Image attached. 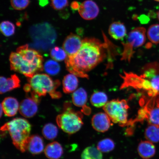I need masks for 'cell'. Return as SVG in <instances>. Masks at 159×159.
<instances>
[{
  "label": "cell",
  "instance_id": "ac0fdd59",
  "mask_svg": "<svg viewBox=\"0 0 159 159\" xmlns=\"http://www.w3.org/2000/svg\"><path fill=\"white\" fill-rule=\"evenodd\" d=\"M139 154L144 159H150L153 157L156 153V148L152 143L148 141H142L139 145Z\"/></svg>",
  "mask_w": 159,
  "mask_h": 159
},
{
  "label": "cell",
  "instance_id": "ffe728a7",
  "mask_svg": "<svg viewBox=\"0 0 159 159\" xmlns=\"http://www.w3.org/2000/svg\"><path fill=\"white\" fill-rule=\"evenodd\" d=\"M44 152L45 156L49 159H59L62 156L63 149L59 143L55 142L47 145Z\"/></svg>",
  "mask_w": 159,
  "mask_h": 159
},
{
  "label": "cell",
  "instance_id": "484cf974",
  "mask_svg": "<svg viewBox=\"0 0 159 159\" xmlns=\"http://www.w3.org/2000/svg\"><path fill=\"white\" fill-rule=\"evenodd\" d=\"M58 132L57 127L52 124H46L42 130L43 136L49 140H53L56 138Z\"/></svg>",
  "mask_w": 159,
  "mask_h": 159
},
{
  "label": "cell",
  "instance_id": "5bb4252c",
  "mask_svg": "<svg viewBox=\"0 0 159 159\" xmlns=\"http://www.w3.org/2000/svg\"><path fill=\"white\" fill-rule=\"evenodd\" d=\"M38 104L35 101L30 97H27L22 101L20 105V114L26 118H31L36 114L38 111Z\"/></svg>",
  "mask_w": 159,
  "mask_h": 159
},
{
  "label": "cell",
  "instance_id": "8d00e7d4",
  "mask_svg": "<svg viewBox=\"0 0 159 159\" xmlns=\"http://www.w3.org/2000/svg\"><path fill=\"white\" fill-rule=\"evenodd\" d=\"M157 17L158 19L159 20V11H158V12L157 13Z\"/></svg>",
  "mask_w": 159,
  "mask_h": 159
},
{
  "label": "cell",
  "instance_id": "2e32d148",
  "mask_svg": "<svg viewBox=\"0 0 159 159\" xmlns=\"http://www.w3.org/2000/svg\"><path fill=\"white\" fill-rule=\"evenodd\" d=\"M1 106L5 114L7 116H14L19 109L18 101L15 98L8 97L4 99Z\"/></svg>",
  "mask_w": 159,
  "mask_h": 159
},
{
  "label": "cell",
  "instance_id": "5b68a950",
  "mask_svg": "<svg viewBox=\"0 0 159 159\" xmlns=\"http://www.w3.org/2000/svg\"><path fill=\"white\" fill-rule=\"evenodd\" d=\"M82 118V114L73 110L70 104L67 102L64 105L63 112L57 116L56 121L61 130L72 134L80 130L83 125Z\"/></svg>",
  "mask_w": 159,
  "mask_h": 159
},
{
  "label": "cell",
  "instance_id": "6da1fadb",
  "mask_svg": "<svg viewBox=\"0 0 159 159\" xmlns=\"http://www.w3.org/2000/svg\"><path fill=\"white\" fill-rule=\"evenodd\" d=\"M105 46L96 39L87 38L83 39L78 52L66 59L67 70L76 76L87 78L88 75L85 73L94 69L104 59Z\"/></svg>",
  "mask_w": 159,
  "mask_h": 159
},
{
  "label": "cell",
  "instance_id": "8fae6325",
  "mask_svg": "<svg viewBox=\"0 0 159 159\" xmlns=\"http://www.w3.org/2000/svg\"><path fill=\"white\" fill-rule=\"evenodd\" d=\"M78 11L83 19L89 20L97 17L99 9L95 2L92 0H87L81 4Z\"/></svg>",
  "mask_w": 159,
  "mask_h": 159
},
{
  "label": "cell",
  "instance_id": "7402d4cb",
  "mask_svg": "<svg viewBox=\"0 0 159 159\" xmlns=\"http://www.w3.org/2000/svg\"><path fill=\"white\" fill-rule=\"evenodd\" d=\"M72 101L75 106L83 107L85 106L87 100V95L84 89L80 88L73 93Z\"/></svg>",
  "mask_w": 159,
  "mask_h": 159
},
{
  "label": "cell",
  "instance_id": "7a4b0ae2",
  "mask_svg": "<svg viewBox=\"0 0 159 159\" xmlns=\"http://www.w3.org/2000/svg\"><path fill=\"white\" fill-rule=\"evenodd\" d=\"M31 130V125L25 119L17 118L1 127V131L8 132L16 148L22 152L27 150V145Z\"/></svg>",
  "mask_w": 159,
  "mask_h": 159
},
{
  "label": "cell",
  "instance_id": "30bf717a",
  "mask_svg": "<svg viewBox=\"0 0 159 159\" xmlns=\"http://www.w3.org/2000/svg\"><path fill=\"white\" fill-rule=\"evenodd\" d=\"M9 61L11 70L21 73L28 78H31L38 73L34 68L25 62L17 52L11 53Z\"/></svg>",
  "mask_w": 159,
  "mask_h": 159
},
{
  "label": "cell",
  "instance_id": "52a82bcc",
  "mask_svg": "<svg viewBox=\"0 0 159 159\" xmlns=\"http://www.w3.org/2000/svg\"><path fill=\"white\" fill-rule=\"evenodd\" d=\"M146 30L144 27H136L129 33L126 43H124L122 59L130 61L133 54V48L142 46L146 41Z\"/></svg>",
  "mask_w": 159,
  "mask_h": 159
},
{
  "label": "cell",
  "instance_id": "f1b7e54d",
  "mask_svg": "<svg viewBox=\"0 0 159 159\" xmlns=\"http://www.w3.org/2000/svg\"><path fill=\"white\" fill-rule=\"evenodd\" d=\"M0 29L4 35L9 37L14 34L15 27V25L11 22L4 21L2 22L0 25Z\"/></svg>",
  "mask_w": 159,
  "mask_h": 159
},
{
  "label": "cell",
  "instance_id": "d4e9b609",
  "mask_svg": "<svg viewBox=\"0 0 159 159\" xmlns=\"http://www.w3.org/2000/svg\"><path fill=\"white\" fill-rule=\"evenodd\" d=\"M145 138L152 143L159 142V127L150 125L145 131Z\"/></svg>",
  "mask_w": 159,
  "mask_h": 159
},
{
  "label": "cell",
  "instance_id": "f546056e",
  "mask_svg": "<svg viewBox=\"0 0 159 159\" xmlns=\"http://www.w3.org/2000/svg\"><path fill=\"white\" fill-rule=\"evenodd\" d=\"M148 36L152 43L155 44L159 43V25H151L148 30Z\"/></svg>",
  "mask_w": 159,
  "mask_h": 159
},
{
  "label": "cell",
  "instance_id": "e0dca14e",
  "mask_svg": "<svg viewBox=\"0 0 159 159\" xmlns=\"http://www.w3.org/2000/svg\"><path fill=\"white\" fill-rule=\"evenodd\" d=\"M44 143L41 137L39 135H34L30 136L28 142L27 150L32 154H38L44 150Z\"/></svg>",
  "mask_w": 159,
  "mask_h": 159
},
{
  "label": "cell",
  "instance_id": "83f0119b",
  "mask_svg": "<svg viewBox=\"0 0 159 159\" xmlns=\"http://www.w3.org/2000/svg\"><path fill=\"white\" fill-rule=\"evenodd\" d=\"M115 147L114 141L110 139L107 138L99 141L97 148L102 152H108L114 150Z\"/></svg>",
  "mask_w": 159,
  "mask_h": 159
},
{
  "label": "cell",
  "instance_id": "d590c367",
  "mask_svg": "<svg viewBox=\"0 0 159 159\" xmlns=\"http://www.w3.org/2000/svg\"><path fill=\"white\" fill-rule=\"evenodd\" d=\"M39 4L42 7H44L48 3V0H39Z\"/></svg>",
  "mask_w": 159,
  "mask_h": 159
},
{
  "label": "cell",
  "instance_id": "8992f818",
  "mask_svg": "<svg viewBox=\"0 0 159 159\" xmlns=\"http://www.w3.org/2000/svg\"><path fill=\"white\" fill-rule=\"evenodd\" d=\"M129 108L126 101L114 99L107 102L103 109L112 122L124 126L128 122Z\"/></svg>",
  "mask_w": 159,
  "mask_h": 159
},
{
  "label": "cell",
  "instance_id": "277c9868",
  "mask_svg": "<svg viewBox=\"0 0 159 159\" xmlns=\"http://www.w3.org/2000/svg\"><path fill=\"white\" fill-rule=\"evenodd\" d=\"M31 91L40 97L45 96L49 93L53 99H57L61 96L60 93L56 91L61 83L58 80L53 81L48 75L37 74L31 78H28Z\"/></svg>",
  "mask_w": 159,
  "mask_h": 159
},
{
  "label": "cell",
  "instance_id": "9a60e30c",
  "mask_svg": "<svg viewBox=\"0 0 159 159\" xmlns=\"http://www.w3.org/2000/svg\"><path fill=\"white\" fill-rule=\"evenodd\" d=\"M19 77L16 75H11L8 78L1 76L0 79V93L4 94L20 86Z\"/></svg>",
  "mask_w": 159,
  "mask_h": 159
},
{
  "label": "cell",
  "instance_id": "4fadbf2b",
  "mask_svg": "<svg viewBox=\"0 0 159 159\" xmlns=\"http://www.w3.org/2000/svg\"><path fill=\"white\" fill-rule=\"evenodd\" d=\"M111 119L105 113H97L93 116L91 120L93 128L100 132H106L110 128L111 125Z\"/></svg>",
  "mask_w": 159,
  "mask_h": 159
},
{
  "label": "cell",
  "instance_id": "7c38bea8",
  "mask_svg": "<svg viewBox=\"0 0 159 159\" xmlns=\"http://www.w3.org/2000/svg\"><path fill=\"white\" fill-rule=\"evenodd\" d=\"M82 43V40L79 36L71 33L66 38L63 43V48L67 57L73 56L78 52Z\"/></svg>",
  "mask_w": 159,
  "mask_h": 159
},
{
  "label": "cell",
  "instance_id": "d6986e66",
  "mask_svg": "<svg viewBox=\"0 0 159 159\" xmlns=\"http://www.w3.org/2000/svg\"><path fill=\"white\" fill-rule=\"evenodd\" d=\"M126 29L124 23L120 22H114L110 25L109 33L113 39L120 40L124 38L126 35Z\"/></svg>",
  "mask_w": 159,
  "mask_h": 159
},
{
  "label": "cell",
  "instance_id": "d6a6232c",
  "mask_svg": "<svg viewBox=\"0 0 159 159\" xmlns=\"http://www.w3.org/2000/svg\"><path fill=\"white\" fill-rule=\"evenodd\" d=\"M51 6L57 11H61L69 5L68 0H50Z\"/></svg>",
  "mask_w": 159,
  "mask_h": 159
},
{
  "label": "cell",
  "instance_id": "4dcf8cb0",
  "mask_svg": "<svg viewBox=\"0 0 159 159\" xmlns=\"http://www.w3.org/2000/svg\"><path fill=\"white\" fill-rule=\"evenodd\" d=\"M51 56L54 60L62 61L66 59L67 55L64 49L59 47H55L51 49Z\"/></svg>",
  "mask_w": 159,
  "mask_h": 159
},
{
  "label": "cell",
  "instance_id": "1f68e13d",
  "mask_svg": "<svg viewBox=\"0 0 159 159\" xmlns=\"http://www.w3.org/2000/svg\"><path fill=\"white\" fill-rule=\"evenodd\" d=\"M11 3L14 9L21 11L28 7L30 0H11Z\"/></svg>",
  "mask_w": 159,
  "mask_h": 159
},
{
  "label": "cell",
  "instance_id": "3957f363",
  "mask_svg": "<svg viewBox=\"0 0 159 159\" xmlns=\"http://www.w3.org/2000/svg\"><path fill=\"white\" fill-rule=\"evenodd\" d=\"M30 34L35 46L43 50L53 46L57 36L54 28L46 22L33 25L30 29Z\"/></svg>",
  "mask_w": 159,
  "mask_h": 159
},
{
  "label": "cell",
  "instance_id": "44dd1931",
  "mask_svg": "<svg viewBox=\"0 0 159 159\" xmlns=\"http://www.w3.org/2000/svg\"><path fill=\"white\" fill-rule=\"evenodd\" d=\"M78 83L76 75L71 73L65 75L63 80V92L66 94L74 92L78 87Z\"/></svg>",
  "mask_w": 159,
  "mask_h": 159
},
{
  "label": "cell",
  "instance_id": "4316f807",
  "mask_svg": "<svg viewBox=\"0 0 159 159\" xmlns=\"http://www.w3.org/2000/svg\"><path fill=\"white\" fill-rule=\"evenodd\" d=\"M44 68L45 72L51 75L58 74L61 69L59 63L52 60H49L45 63Z\"/></svg>",
  "mask_w": 159,
  "mask_h": 159
},
{
  "label": "cell",
  "instance_id": "e575fe53",
  "mask_svg": "<svg viewBox=\"0 0 159 159\" xmlns=\"http://www.w3.org/2000/svg\"><path fill=\"white\" fill-rule=\"evenodd\" d=\"M138 19L140 23L142 24H145L148 22L149 20L148 17L146 15H141L140 17H138Z\"/></svg>",
  "mask_w": 159,
  "mask_h": 159
},
{
  "label": "cell",
  "instance_id": "cb8c5ba5",
  "mask_svg": "<svg viewBox=\"0 0 159 159\" xmlns=\"http://www.w3.org/2000/svg\"><path fill=\"white\" fill-rule=\"evenodd\" d=\"M81 159H103L102 152L94 146L87 147L83 150Z\"/></svg>",
  "mask_w": 159,
  "mask_h": 159
},
{
  "label": "cell",
  "instance_id": "603a6c76",
  "mask_svg": "<svg viewBox=\"0 0 159 159\" xmlns=\"http://www.w3.org/2000/svg\"><path fill=\"white\" fill-rule=\"evenodd\" d=\"M90 101L94 107L100 108L104 107L108 102V97L104 92L95 91L91 96Z\"/></svg>",
  "mask_w": 159,
  "mask_h": 159
},
{
  "label": "cell",
  "instance_id": "ba28073f",
  "mask_svg": "<svg viewBox=\"0 0 159 159\" xmlns=\"http://www.w3.org/2000/svg\"><path fill=\"white\" fill-rule=\"evenodd\" d=\"M157 98L151 99L143 108L139 111L138 120L146 119L150 125L159 127V94Z\"/></svg>",
  "mask_w": 159,
  "mask_h": 159
},
{
  "label": "cell",
  "instance_id": "9c48e42d",
  "mask_svg": "<svg viewBox=\"0 0 159 159\" xmlns=\"http://www.w3.org/2000/svg\"><path fill=\"white\" fill-rule=\"evenodd\" d=\"M16 52L21 56L25 62L33 67L38 72L43 71V57L39 52L30 48L29 45L26 44L18 48Z\"/></svg>",
  "mask_w": 159,
  "mask_h": 159
},
{
  "label": "cell",
  "instance_id": "74e56055",
  "mask_svg": "<svg viewBox=\"0 0 159 159\" xmlns=\"http://www.w3.org/2000/svg\"><path fill=\"white\" fill-rule=\"evenodd\" d=\"M154 1L159 2V0H154Z\"/></svg>",
  "mask_w": 159,
  "mask_h": 159
},
{
  "label": "cell",
  "instance_id": "836d02e7",
  "mask_svg": "<svg viewBox=\"0 0 159 159\" xmlns=\"http://www.w3.org/2000/svg\"><path fill=\"white\" fill-rule=\"evenodd\" d=\"M81 4L79 2L74 1L71 3L70 5V7L71 10L73 11H75L78 10L80 7Z\"/></svg>",
  "mask_w": 159,
  "mask_h": 159
}]
</instances>
